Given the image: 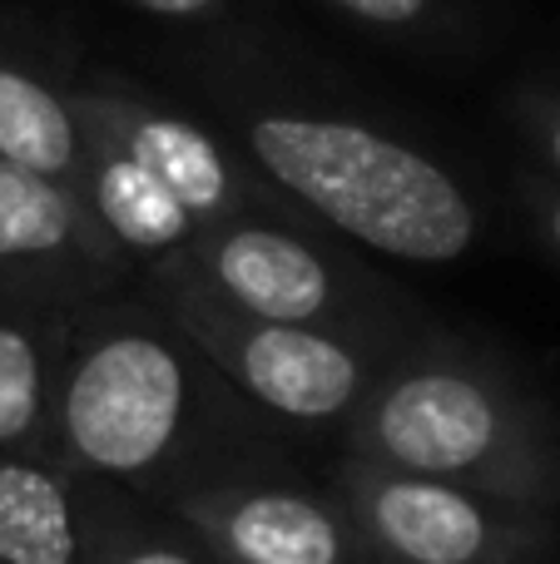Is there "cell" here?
Wrapping results in <instances>:
<instances>
[{
	"label": "cell",
	"instance_id": "cell-1",
	"mask_svg": "<svg viewBox=\"0 0 560 564\" xmlns=\"http://www.w3.org/2000/svg\"><path fill=\"white\" fill-rule=\"evenodd\" d=\"M293 431L254 406L154 297L75 312L60 371L50 456L149 506L234 470L288 460Z\"/></svg>",
	"mask_w": 560,
	"mask_h": 564
},
{
	"label": "cell",
	"instance_id": "cell-2",
	"mask_svg": "<svg viewBox=\"0 0 560 564\" xmlns=\"http://www.w3.org/2000/svg\"><path fill=\"white\" fill-rule=\"evenodd\" d=\"M337 456L560 516V421L496 351L417 332L337 431Z\"/></svg>",
	"mask_w": 560,
	"mask_h": 564
},
{
	"label": "cell",
	"instance_id": "cell-3",
	"mask_svg": "<svg viewBox=\"0 0 560 564\" xmlns=\"http://www.w3.org/2000/svg\"><path fill=\"white\" fill-rule=\"evenodd\" d=\"M248 149L278 188L327 228L402 263H456L476 243V208L442 164L347 119L258 115Z\"/></svg>",
	"mask_w": 560,
	"mask_h": 564
},
{
	"label": "cell",
	"instance_id": "cell-4",
	"mask_svg": "<svg viewBox=\"0 0 560 564\" xmlns=\"http://www.w3.org/2000/svg\"><path fill=\"white\" fill-rule=\"evenodd\" d=\"M149 297L208 351L218 371L293 436H337L387 361L422 327H303L263 322L218 302L184 263L149 273Z\"/></svg>",
	"mask_w": 560,
	"mask_h": 564
},
{
	"label": "cell",
	"instance_id": "cell-5",
	"mask_svg": "<svg viewBox=\"0 0 560 564\" xmlns=\"http://www.w3.org/2000/svg\"><path fill=\"white\" fill-rule=\"evenodd\" d=\"M373 564H541L556 555V516L446 480L337 456L333 480Z\"/></svg>",
	"mask_w": 560,
	"mask_h": 564
},
{
	"label": "cell",
	"instance_id": "cell-6",
	"mask_svg": "<svg viewBox=\"0 0 560 564\" xmlns=\"http://www.w3.org/2000/svg\"><path fill=\"white\" fill-rule=\"evenodd\" d=\"M179 263L218 302L263 322L303 327H397L412 332L397 288L347 268L337 253L308 243L303 234L268 218H228L204 228Z\"/></svg>",
	"mask_w": 560,
	"mask_h": 564
},
{
	"label": "cell",
	"instance_id": "cell-7",
	"mask_svg": "<svg viewBox=\"0 0 560 564\" xmlns=\"http://www.w3.org/2000/svg\"><path fill=\"white\" fill-rule=\"evenodd\" d=\"M159 510L224 564H373L337 490L298 476L293 460L234 470Z\"/></svg>",
	"mask_w": 560,
	"mask_h": 564
},
{
	"label": "cell",
	"instance_id": "cell-8",
	"mask_svg": "<svg viewBox=\"0 0 560 564\" xmlns=\"http://www.w3.org/2000/svg\"><path fill=\"white\" fill-rule=\"evenodd\" d=\"M129 258L79 194L0 159V302L85 312L125 292Z\"/></svg>",
	"mask_w": 560,
	"mask_h": 564
},
{
	"label": "cell",
	"instance_id": "cell-9",
	"mask_svg": "<svg viewBox=\"0 0 560 564\" xmlns=\"http://www.w3.org/2000/svg\"><path fill=\"white\" fill-rule=\"evenodd\" d=\"M105 486L50 451L0 456V564H95Z\"/></svg>",
	"mask_w": 560,
	"mask_h": 564
},
{
	"label": "cell",
	"instance_id": "cell-10",
	"mask_svg": "<svg viewBox=\"0 0 560 564\" xmlns=\"http://www.w3.org/2000/svg\"><path fill=\"white\" fill-rule=\"evenodd\" d=\"M95 134H105L109 144H119L134 164H144L179 204L189 208V218L204 228H218L228 218H248V184L228 154L194 129L179 115H159V109H129V105H95L89 124Z\"/></svg>",
	"mask_w": 560,
	"mask_h": 564
},
{
	"label": "cell",
	"instance_id": "cell-11",
	"mask_svg": "<svg viewBox=\"0 0 560 564\" xmlns=\"http://www.w3.org/2000/svg\"><path fill=\"white\" fill-rule=\"evenodd\" d=\"M79 198L95 214V224L105 228L109 243L129 263H144L149 273L184 258L198 238L189 208L144 164H134L125 149L109 144L95 129H85V188H79Z\"/></svg>",
	"mask_w": 560,
	"mask_h": 564
},
{
	"label": "cell",
	"instance_id": "cell-12",
	"mask_svg": "<svg viewBox=\"0 0 560 564\" xmlns=\"http://www.w3.org/2000/svg\"><path fill=\"white\" fill-rule=\"evenodd\" d=\"M69 332L75 312L0 302V456L50 451Z\"/></svg>",
	"mask_w": 560,
	"mask_h": 564
},
{
	"label": "cell",
	"instance_id": "cell-13",
	"mask_svg": "<svg viewBox=\"0 0 560 564\" xmlns=\"http://www.w3.org/2000/svg\"><path fill=\"white\" fill-rule=\"evenodd\" d=\"M0 159L55 178L69 194L85 188V129L75 109L10 65H0Z\"/></svg>",
	"mask_w": 560,
	"mask_h": 564
},
{
	"label": "cell",
	"instance_id": "cell-14",
	"mask_svg": "<svg viewBox=\"0 0 560 564\" xmlns=\"http://www.w3.org/2000/svg\"><path fill=\"white\" fill-rule=\"evenodd\" d=\"M95 564H224L194 530H184L169 510L105 486Z\"/></svg>",
	"mask_w": 560,
	"mask_h": 564
},
{
	"label": "cell",
	"instance_id": "cell-15",
	"mask_svg": "<svg viewBox=\"0 0 560 564\" xmlns=\"http://www.w3.org/2000/svg\"><path fill=\"white\" fill-rule=\"evenodd\" d=\"M333 6L353 10L363 20H377V25H407L427 10V0H333Z\"/></svg>",
	"mask_w": 560,
	"mask_h": 564
},
{
	"label": "cell",
	"instance_id": "cell-16",
	"mask_svg": "<svg viewBox=\"0 0 560 564\" xmlns=\"http://www.w3.org/2000/svg\"><path fill=\"white\" fill-rule=\"evenodd\" d=\"M536 214H541L546 238H551V248L560 253V188H541V198H536Z\"/></svg>",
	"mask_w": 560,
	"mask_h": 564
},
{
	"label": "cell",
	"instance_id": "cell-17",
	"mask_svg": "<svg viewBox=\"0 0 560 564\" xmlns=\"http://www.w3.org/2000/svg\"><path fill=\"white\" fill-rule=\"evenodd\" d=\"M541 149H546V159H551V169L560 174V105H551L541 115Z\"/></svg>",
	"mask_w": 560,
	"mask_h": 564
},
{
	"label": "cell",
	"instance_id": "cell-18",
	"mask_svg": "<svg viewBox=\"0 0 560 564\" xmlns=\"http://www.w3.org/2000/svg\"><path fill=\"white\" fill-rule=\"evenodd\" d=\"M144 10H159V15H198V10H208L214 0H139Z\"/></svg>",
	"mask_w": 560,
	"mask_h": 564
}]
</instances>
